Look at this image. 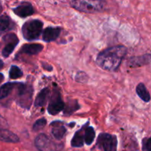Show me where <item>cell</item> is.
Masks as SVG:
<instances>
[{
    "mask_svg": "<svg viewBox=\"0 0 151 151\" xmlns=\"http://www.w3.org/2000/svg\"><path fill=\"white\" fill-rule=\"evenodd\" d=\"M22 75H23V72L18 66L13 65L10 67V72H9L10 78H11V79H18V78H22Z\"/></svg>",
    "mask_w": 151,
    "mask_h": 151,
    "instance_id": "7402d4cb",
    "label": "cell"
},
{
    "mask_svg": "<svg viewBox=\"0 0 151 151\" xmlns=\"http://www.w3.org/2000/svg\"><path fill=\"white\" fill-rule=\"evenodd\" d=\"M84 142H85V130L81 128L75 134L71 145L74 147H81L83 145Z\"/></svg>",
    "mask_w": 151,
    "mask_h": 151,
    "instance_id": "2e32d148",
    "label": "cell"
},
{
    "mask_svg": "<svg viewBox=\"0 0 151 151\" xmlns=\"http://www.w3.org/2000/svg\"><path fill=\"white\" fill-rule=\"evenodd\" d=\"M151 63V54H145L141 56L133 57L130 60V66L137 67L147 65Z\"/></svg>",
    "mask_w": 151,
    "mask_h": 151,
    "instance_id": "4fadbf2b",
    "label": "cell"
},
{
    "mask_svg": "<svg viewBox=\"0 0 151 151\" xmlns=\"http://www.w3.org/2000/svg\"><path fill=\"white\" fill-rule=\"evenodd\" d=\"M43 24V22L38 19L27 22L22 27V34L25 39L27 41L37 39L42 32Z\"/></svg>",
    "mask_w": 151,
    "mask_h": 151,
    "instance_id": "7a4b0ae2",
    "label": "cell"
},
{
    "mask_svg": "<svg viewBox=\"0 0 151 151\" xmlns=\"http://www.w3.org/2000/svg\"><path fill=\"white\" fill-rule=\"evenodd\" d=\"M126 53L127 48L124 46L110 47L99 54L97 63L103 69L114 72L119 68Z\"/></svg>",
    "mask_w": 151,
    "mask_h": 151,
    "instance_id": "6da1fadb",
    "label": "cell"
},
{
    "mask_svg": "<svg viewBox=\"0 0 151 151\" xmlns=\"http://www.w3.org/2000/svg\"><path fill=\"white\" fill-rule=\"evenodd\" d=\"M50 89L48 88H44V89L41 90L38 94L37 95L36 98L35 100V103H34V105H35V107H43L46 105L47 103V100L49 98V96H50Z\"/></svg>",
    "mask_w": 151,
    "mask_h": 151,
    "instance_id": "5bb4252c",
    "label": "cell"
},
{
    "mask_svg": "<svg viewBox=\"0 0 151 151\" xmlns=\"http://www.w3.org/2000/svg\"><path fill=\"white\" fill-rule=\"evenodd\" d=\"M13 10L15 14L21 18L27 17L34 13L33 7L32 6V4H29V3L19 5L18 7L13 8Z\"/></svg>",
    "mask_w": 151,
    "mask_h": 151,
    "instance_id": "9c48e42d",
    "label": "cell"
},
{
    "mask_svg": "<svg viewBox=\"0 0 151 151\" xmlns=\"http://www.w3.org/2000/svg\"><path fill=\"white\" fill-rule=\"evenodd\" d=\"M76 80L77 81H78V80H79V82H83V81H86L87 75L83 72H78V75H77V77H76Z\"/></svg>",
    "mask_w": 151,
    "mask_h": 151,
    "instance_id": "cb8c5ba5",
    "label": "cell"
},
{
    "mask_svg": "<svg viewBox=\"0 0 151 151\" xmlns=\"http://www.w3.org/2000/svg\"><path fill=\"white\" fill-rule=\"evenodd\" d=\"M47 125V120L44 118H41V119H38L36 122L34 123L33 126H32V129L34 131H38L39 130L42 129L45 125Z\"/></svg>",
    "mask_w": 151,
    "mask_h": 151,
    "instance_id": "603a6c76",
    "label": "cell"
},
{
    "mask_svg": "<svg viewBox=\"0 0 151 151\" xmlns=\"http://www.w3.org/2000/svg\"><path fill=\"white\" fill-rule=\"evenodd\" d=\"M19 84V83L9 82L1 86L0 87V100H2V99L7 97L15 88H17Z\"/></svg>",
    "mask_w": 151,
    "mask_h": 151,
    "instance_id": "e0dca14e",
    "label": "cell"
},
{
    "mask_svg": "<svg viewBox=\"0 0 151 151\" xmlns=\"http://www.w3.org/2000/svg\"><path fill=\"white\" fill-rule=\"evenodd\" d=\"M136 91H137V94H138L139 97L143 101L145 102V103H148V102L150 101V94L144 83H140L137 86Z\"/></svg>",
    "mask_w": 151,
    "mask_h": 151,
    "instance_id": "d6986e66",
    "label": "cell"
},
{
    "mask_svg": "<svg viewBox=\"0 0 151 151\" xmlns=\"http://www.w3.org/2000/svg\"><path fill=\"white\" fill-rule=\"evenodd\" d=\"M4 41L5 42V46L2 50V55L4 58H7L10 55L14 50L15 47L19 44V38L15 34H7L4 37Z\"/></svg>",
    "mask_w": 151,
    "mask_h": 151,
    "instance_id": "ba28073f",
    "label": "cell"
},
{
    "mask_svg": "<svg viewBox=\"0 0 151 151\" xmlns=\"http://www.w3.org/2000/svg\"><path fill=\"white\" fill-rule=\"evenodd\" d=\"M61 32V28L60 27H47L43 31L42 37L43 40L47 42L55 41L58 38Z\"/></svg>",
    "mask_w": 151,
    "mask_h": 151,
    "instance_id": "8fae6325",
    "label": "cell"
},
{
    "mask_svg": "<svg viewBox=\"0 0 151 151\" xmlns=\"http://www.w3.org/2000/svg\"><path fill=\"white\" fill-rule=\"evenodd\" d=\"M35 145L39 151H58V146L44 134H39L35 139Z\"/></svg>",
    "mask_w": 151,
    "mask_h": 151,
    "instance_id": "8992f818",
    "label": "cell"
},
{
    "mask_svg": "<svg viewBox=\"0 0 151 151\" xmlns=\"http://www.w3.org/2000/svg\"><path fill=\"white\" fill-rule=\"evenodd\" d=\"M3 80H4V75H3L1 73H0V83L2 82Z\"/></svg>",
    "mask_w": 151,
    "mask_h": 151,
    "instance_id": "4316f807",
    "label": "cell"
},
{
    "mask_svg": "<svg viewBox=\"0 0 151 151\" xmlns=\"http://www.w3.org/2000/svg\"><path fill=\"white\" fill-rule=\"evenodd\" d=\"M144 149L146 151H151V137L144 142Z\"/></svg>",
    "mask_w": 151,
    "mask_h": 151,
    "instance_id": "d4e9b609",
    "label": "cell"
},
{
    "mask_svg": "<svg viewBox=\"0 0 151 151\" xmlns=\"http://www.w3.org/2000/svg\"><path fill=\"white\" fill-rule=\"evenodd\" d=\"M51 133L56 139L60 140L64 137L65 134L66 133V129L63 122L55 121L51 123Z\"/></svg>",
    "mask_w": 151,
    "mask_h": 151,
    "instance_id": "30bf717a",
    "label": "cell"
},
{
    "mask_svg": "<svg viewBox=\"0 0 151 151\" xmlns=\"http://www.w3.org/2000/svg\"><path fill=\"white\" fill-rule=\"evenodd\" d=\"M14 23L7 15H3L0 17V32H4L13 29Z\"/></svg>",
    "mask_w": 151,
    "mask_h": 151,
    "instance_id": "ac0fdd59",
    "label": "cell"
},
{
    "mask_svg": "<svg viewBox=\"0 0 151 151\" xmlns=\"http://www.w3.org/2000/svg\"><path fill=\"white\" fill-rule=\"evenodd\" d=\"M1 11H2V7H1V4H0V13H1Z\"/></svg>",
    "mask_w": 151,
    "mask_h": 151,
    "instance_id": "f1b7e54d",
    "label": "cell"
},
{
    "mask_svg": "<svg viewBox=\"0 0 151 151\" xmlns=\"http://www.w3.org/2000/svg\"><path fill=\"white\" fill-rule=\"evenodd\" d=\"M33 89L30 85H27L20 83L18 87L19 104L22 107L29 109L32 103Z\"/></svg>",
    "mask_w": 151,
    "mask_h": 151,
    "instance_id": "277c9868",
    "label": "cell"
},
{
    "mask_svg": "<svg viewBox=\"0 0 151 151\" xmlns=\"http://www.w3.org/2000/svg\"><path fill=\"white\" fill-rule=\"evenodd\" d=\"M0 141L5 142L16 143L19 141L17 135L13 134L8 130L0 128Z\"/></svg>",
    "mask_w": 151,
    "mask_h": 151,
    "instance_id": "9a60e30c",
    "label": "cell"
},
{
    "mask_svg": "<svg viewBox=\"0 0 151 151\" xmlns=\"http://www.w3.org/2000/svg\"><path fill=\"white\" fill-rule=\"evenodd\" d=\"M44 49V46L40 44H28L22 46V49L19 51V53L34 55L41 52Z\"/></svg>",
    "mask_w": 151,
    "mask_h": 151,
    "instance_id": "7c38bea8",
    "label": "cell"
},
{
    "mask_svg": "<svg viewBox=\"0 0 151 151\" xmlns=\"http://www.w3.org/2000/svg\"><path fill=\"white\" fill-rule=\"evenodd\" d=\"M64 108L65 104L62 100L60 92L58 90H55L47 108L48 113L51 115H56L61 111L64 110Z\"/></svg>",
    "mask_w": 151,
    "mask_h": 151,
    "instance_id": "52a82bcc",
    "label": "cell"
},
{
    "mask_svg": "<svg viewBox=\"0 0 151 151\" xmlns=\"http://www.w3.org/2000/svg\"><path fill=\"white\" fill-rule=\"evenodd\" d=\"M95 137V131L92 127H87L85 129V142L87 145H90L94 142Z\"/></svg>",
    "mask_w": 151,
    "mask_h": 151,
    "instance_id": "44dd1931",
    "label": "cell"
},
{
    "mask_svg": "<svg viewBox=\"0 0 151 151\" xmlns=\"http://www.w3.org/2000/svg\"><path fill=\"white\" fill-rule=\"evenodd\" d=\"M3 66H4V63L2 62V60H0V69H2Z\"/></svg>",
    "mask_w": 151,
    "mask_h": 151,
    "instance_id": "83f0119b",
    "label": "cell"
},
{
    "mask_svg": "<svg viewBox=\"0 0 151 151\" xmlns=\"http://www.w3.org/2000/svg\"><path fill=\"white\" fill-rule=\"evenodd\" d=\"M80 109H81V106H79L77 100H69L66 106H65L64 114L70 115Z\"/></svg>",
    "mask_w": 151,
    "mask_h": 151,
    "instance_id": "ffe728a7",
    "label": "cell"
},
{
    "mask_svg": "<svg viewBox=\"0 0 151 151\" xmlns=\"http://www.w3.org/2000/svg\"><path fill=\"white\" fill-rule=\"evenodd\" d=\"M7 123L6 122L5 119L0 115V128H3V127H7Z\"/></svg>",
    "mask_w": 151,
    "mask_h": 151,
    "instance_id": "484cf974",
    "label": "cell"
},
{
    "mask_svg": "<svg viewBox=\"0 0 151 151\" xmlns=\"http://www.w3.org/2000/svg\"><path fill=\"white\" fill-rule=\"evenodd\" d=\"M97 144L103 151H116L117 140L115 136L109 134H101L97 138Z\"/></svg>",
    "mask_w": 151,
    "mask_h": 151,
    "instance_id": "5b68a950",
    "label": "cell"
},
{
    "mask_svg": "<svg viewBox=\"0 0 151 151\" xmlns=\"http://www.w3.org/2000/svg\"><path fill=\"white\" fill-rule=\"evenodd\" d=\"M70 5L73 8L84 13H96L101 11L105 6L103 1H72Z\"/></svg>",
    "mask_w": 151,
    "mask_h": 151,
    "instance_id": "3957f363",
    "label": "cell"
}]
</instances>
